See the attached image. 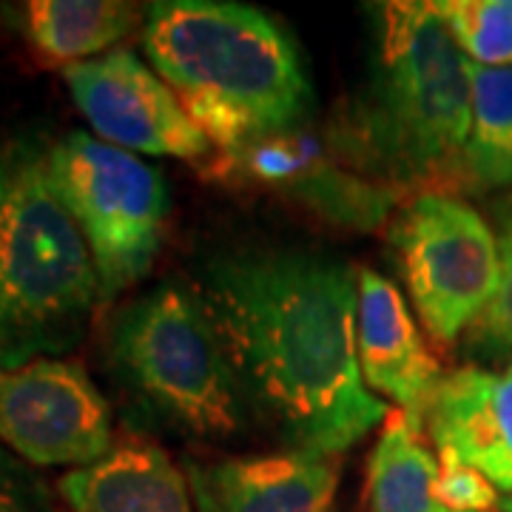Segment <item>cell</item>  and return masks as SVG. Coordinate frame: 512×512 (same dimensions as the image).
<instances>
[{
	"label": "cell",
	"mask_w": 512,
	"mask_h": 512,
	"mask_svg": "<svg viewBox=\"0 0 512 512\" xmlns=\"http://www.w3.org/2000/svg\"><path fill=\"white\" fill-rule=\"evenodd\" d=\"M49 174L89 242L109 305L154 265L168 217L165 180L157 168L86 131L49 146Z\"/></svg>",
	"instance_id": "cell-6"
},
{
	"label": "cell",
	"mask_w": 512,
	"mask_h": 512,
	"mask_svg": "<svg viewBox=\"0 0 512 512\" xmlns=\"http://www.w3.org/2000/svg\"><path fill=\"white\" fill-rule=\"evenodd\" d=\"M217 171L293 197L322 220L356 231H376L396 202L393 188L345 171L330 148L302 128L225 154Z\"/></svg>",
	"instance_id": "cell-10"
},
{
	"label": "cell",
	"mask_w": 512,
	"mask_h": 512,
	"mask_svg": "<svg viewBox=\"0 0 512 512\" xmlns=\"http://www.w3.org/2000/svg\"><path fill=\"white\" fill-rule=\"evenodd\" d=\"M0 441L37 467H89L111 450L109 402L74 359L0 370Z\"/></svg>",
	"instance_id": "cell-8"
},
{
	"label": "cell",
	"mask_w": 512,
	"mask_h": 512,
	"mask_svg": "<svg viewBox=\"0 0 512 512\" xmlns=\"http://www.w3.org/2000/svg\"><path fill=\"white\" fill-rule=\"evenodd\" d=\"M23 15L37 52L72 66L123 40L137 23V6L117 0H35L26 3Z\"/></svg>",
	"instance_id": "cell-16"
},
{
	"label": "cell",
	"mask_w": 512,
	"mask_h": 512,
	"mask_svg": "<svg viewBox=\"0 0 512 512\" xmlns=\"http://www.w3.org/2000/svg\"><path fill=\"white\" fill-rule=\"evenodd\" d=\"M390 245L424 328L441 345L473 328L501 285L493 225L444 191L407 202L390 225Z\"/></svg>",
	"instance_id": "cell-7"
},
{
	"label": "cell",
	"mask_w": 512,
	"mask_h": 512,
	"mask_svg": "<svg viewBox=\"0 0 512 512\" xmlns=\"http://www.w3.org/2000/svg\"><path fill=\"white\" fill-rule=\"evenodd\" d=\"M74 106L103 143L154 157L202 160L211 140L188 117L177 94L128 49L63 69Z\"/></svg>",
	"instance_id": "cell-9"
},
{
	"label": "cell",
	"mask_w": 512,
	"mask_h": 512,
	"mask_svg": "<svg viewBox=\"0 0 512 512\" xmlns=\"http://www.w3.org/2000/svg\"><path fill=\"white\" fill-rule=\"evenodd\" d=\"M470 128L473 60L439 3H382L367 86L336 128V151L393 191L464 185Z\"/></svg>",
	"instance_id": "cell-2"
},
{
	"label": "cell",
	"mask_w": 512,
	"mask_h": 512,
	"mask_svg": "<svg viewBox=\"0 0 512 512\" xmlns=\"http://www.w3.org/2000/svg\"><path fill=\"white\" fill-rule=\"evenodd\" d=\"M493 231L501 254V285L464 342L478 359H501L512 350V194L493 205Z\"/></svg>",
	"instance_id": "cell-19"
},
{
	"label": "cell",
	"mask_w": 512,
	"mask_h": 512,
	"mask_svg": "<svg viewBox=\"0 0 512 512\" xmlns=\"http://www.w3.org/2000/svg\"><path fill=\"white\" fill-rule=\"evenodd\" d=\"M72 512H194L191 487L160 447L126 441L60 478Z\"/></svg>",
	"instance_id": "cell-14"
},
{
	"label": "cell",
	"mask_w": 512,
	"mask_h": 512,
	"mask_svg": "<svg viewBox=\"0 0 512 512\" xmlns=\"http://www.w3.org/2000/svg\"><path fill=\"white\" fill-rule=\"evenodd\" d=\"M191 495L197 512H330L336 467L308 450L194 464Z\"/></svg>",
	"instance_id": "cell-13"
},
{
	"label": "cell",
	"mask_w": 512,
	"mask_h": 512,
	"mask_svg": "<svg viewBox=\"0 0 512 512\" xmlns=\"http://www.w3.org/2000/svg\"><path fill=\"white\" fill-rule=\"evenodd\" d=\"M103 302L89 242L57 194L49 148L0 143V370L80 345Z\"/></svg>",
	"instance_id": "cell-4"
},
{
	"label": "cell",
	"mask_w": 512,
	"mask_h": 512,
	"mask_svg": "<svg viewBox=\"0 0 512 512\" xmlns=\"http://www.w3.org/2000/svg\"><path fill=\"white\" fill-rule=\"evenodd\" d=\"M439 461L421 441V421L390 410L370 456V510L453 512L436 495Z\"/></svg>",
	"instance_id": "cell-15"
},
{
	"label": "cell",
	"mask_w": 512,
	"mask_h": 512,
	"mask_svg": "<svg viewBox=\"0 0 512 512\" xmlns=\"http://www.w3.org/2000/svg\"><path fill=\"white\" fill-rule=\"evenodd\" d=\"M467 188H512V66L473 63V128L464 151Z\"/></svg>",
	"instance_id": "cell-17"
},
{
	"label": "cell",
	"mask_w": 512,
	"mask_h": 512,
	"mask_svg": "<svg viewBox=\"0 0 512 512\" xmlns=\"http://www.w3.org/2000/svg\"><path fill=\"white\" fill-rule=\"evenodd\" d=\"M436 495L453 512H493L498 507V490L493 481L447 450H439Z\"/></svg>",
	"instance_id": "cell-20"
},
{
	"label": "cell",
	"mask_w": 512,
	"mask_h": 512,
	"mask_svg": "<svg viewBox=\"0 0 512 512\" xmlns=\"http://www.w3.org/2000/svg\"><path fill=\"white\" fill-rule=\"evenodd\" d=\"M439 9L458 46L476 66H512L510 0H450L439 3Z\"/></svg>",
	"instance_id": "cell-18"
},
{
	"label": "cell",
	"mask_w": 512,
	"mask_h": 512,
	"mask_svg": "<svg viewBox=\"0 0 512 512\" xmlns=\"http://www.w3.org/2000/svg\"><path fill=\"white\" fill-rule=\"evenodd\" d=\"M143 46L188 117L225 154L296 131L311 114L305 63L259 9L222 0L151 3Z\"/></svg>",
	"instance_id": "cell-3"
},
{
	"label": "cell",
	"mask_w": 512,
	"mask_h": 512,
	"mask_svg": "<svg viewBox=\"0 0 512 512\" xmlns=\"http://www.w3.org/2000/svg\"><path fill=\"white\" fill-rule=\"evenodd\" d=\"M109 356L128 390L194 436H228L242 421V382L205 302L180 285L143 293L117 313Z\"/></svg>",
	"instance_id": "cell-5"
},
{
	"label": "cell",
	"mask_w": 512,
	"mask_h": 512,
	"mask_svg": "<svg viewBox=\"0 0 512 512\" xmlns=\"http://www.w3.org/2000/svg\"><path fill=\"white\" fill-rule=\"evenodd\" d=\"M0 512H57L40 478L0 447Z\"/></svg>",
	"instance_id": "cell-21"
},
{
	"label": "cell",
	"mask_w": 512,
	"mask_h": 512,
	"mask_svg": "<svg viewBox=\"0 0 512 512\" xmlns=\"http://www.w3.org/2000/svg\"><path fill=\"white\" fill-rule=\"evenodd\" d=\"M421 427L439 450L490 478L498 493H512V367L504 373L461 367L441 376Z\"/></svg>",
	"instance_id": "cell-11"
},
{
	"label": "cell",
	"mask_w": 512,
	"mask_h": 512,
	"mask_svg": "<svg viewBox=\"0 0 512 512\" xmlns=\"http://www.w3.org/2000/svg\"><path fill=\"white\" fill-rule=\"evenodd\" d=\"M501 512H512V493L501 501Z\"/></svg>",
	"instance_id": "cell-22"
},
{
	"label": "cell",
	"mask_w": 512,
	"mask_h": 512,
	"mask_svg": "<svg viewBox=\"0 0 512 512\" xmlns=\"http://www.w3.org/2000/svg\"><path fill=\"white\" fill-rule=\"evenodd\" d=\"M205 308L242 387L296 450L345 453L390 416L359 370V282L345 262L282 251L225 256L205 268Z\"/></svg>",
	"instance_id": "cell-1"
},
{
	"label": "cell",
	"mask_w": 512,
	"mask_h": 512,
	"mask_svg": "<svg viewBox=\"0 0 512 512\" xmlns=\"http://www.w3.org/2000/svg\"><path fill=\"white\" fill-rule=\"evenodd\" d=\"M356 350L359 370L373 390L390 396L407 416L421 413L439 384V362L427 350L402 293L382 274L362 268L359 276Z\"/></svg>",
	"instance_id": "cell-12"
}]
</instances>
